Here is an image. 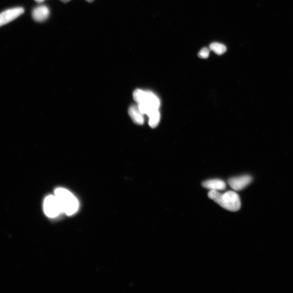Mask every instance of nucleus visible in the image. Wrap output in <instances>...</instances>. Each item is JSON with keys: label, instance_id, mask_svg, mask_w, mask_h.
I'll return each mask as SVG.
<instances>
[{"label": "nucleus", "instance_id": "9b49d317", "mask_svg": "<svg viewBox=\"0 0 293 293\" xmlns=\"http://www.w3.org/2000/svg\"><path fill=\"white\" fill-rule=\"evenodd\" d=\"M210 49L218 55L224 54L226 51V46L223 44L219 43H214L211 44Z\"/></svg>", "mask_w": 293, "mask_h": 293}, {"label": "nucleus", "instance_id": "20e7f679", "mask_svg": "<svg viewBox=\"0 0 293 293\" xmlns=\"http://www.w3.org/2000/svg\"><path fill=\"white\" fill-rule=\"evenodd\" d=\"M44 210L47 216L55 218L62 213L60 204L55 196L47 197L44 203Z\"/></svg>", "mask_w": 293, "mask_h": 293}, {"label": "nucleus", "instance_id": "0eeeda50", "mask_svg": "<svg viewBox=\"0 0 293 293\" xmlns=\"http://www.w3.org/2000/svg\"><path fill=\"white\" fill-rule=\"evenodd\" d=\"M50 14V9L46 5H40L33 9L32 17L35 21L43 22L49 18Z\"/></svg>", "mask_w": 293, "mask_h": 293}, {"label": "nucleus", "instance_id": "7ed1b4c3", "mask_svg": "<svg viewBox=\"0 0 293 293\" xmlns=\"http://www.w3.org/2000/svg\"><path fill=\"white\" fill-rule=\"evenodd\" d=\"M55 196L60 205L63 213L70 216L77 212L79 203L71 192L65 189L58 188L55 191Z\"/></svg>", "mask_w": 293, "mask_h": 293}, {"label": "nucleus", "instance_id": "423d86ee", "mask_svg": "<svg viewBox=\"0 0 293 293\" xmlns=\"http://www.w3.org/2000/svg\"><path fill=\"white\" fill-rule=\"evenodd\" d=\"M252 180L253 178L250 175H244L228 179V183L233 190L239 191L249 185Z\"/></svg>", "mask_w": 293, "mask_h": 293}, {"label": "nucleus", "instance_id": "6e6552de", "mask_svg": "<svg viewBox=\"0 0 293 293\" xmlns=\"http://www.w3.org/2000/svg\"><path fill=\"white\" fill-rule=\"evenodd\" d=\"M202 186L204 188L214 191H222L226 188V184L224 181L220 179H210L204 181Z\"/></svg>", "mask_w": 293, "mask_h": 293}, {"label": "nucleus", "instance_id": "f257e3e1", "mask_svg": "<svg viewBox=\"0 0 293 293\" xmlns=\"http://www.w3.org/2000/svg\"><path fill=\"white\" fill-rule=\"evenodd\" d=\"M133 97L141 112L144 115L148 116L153 111L159 110L160 99L153 92L137 89L134 92Z\"/></svg>", "mask_w": 293, "mask_h": 293}, {"label": "nucleus", "instance_id": "2eb2a0df", "mask_svg": "<svg viewBox=\"0 0 293 293\" xmlns=\"http://www.w3.org/2000/svg\"><path fill=\"white\" fill-rule=\"evenodd\" d=\"M86 1L88 2H92L94 1V0H86Z\"/></svg>", "mask_w": 293, "mask_h": 293}, {"label": "nucleus", "instance_id": "f03ea898", "mask_svg": "<svg viewBox=\"0 0 293 293\" xmlns=\"http://www.w3.org/2000/svg\"><path fill=\"white\" fill-rule=\"evenodd\" d=\"M208 196L221 207L230 212H236L241 209V199L235 192L228 191L221 193L218 191L211 190Z\"/></svg>", "mask_w": 293, "mask_h": 293}, {"label": "nucleus", "instance_id": "39448f33", "mask_svg": "<svg viewBox=\"0 0 293 293\" xmlns=\"http://www.w3.org/2000/svg\"><path fill=\"white\" fill-rule=\"evenodd\" d=\"M24 13V9L22 7L9 9L0 13V27L7 24Z\"/></svg>", "mask_w": 293, "mask_h": 293}, {"label": "nucleus", "instance_id": "4468645a", "mask_svg": "<svg viewBox=\"0 0 293 293\" xmlns=\"http://www.w3.org/2000/svg\"><path fill=\"white\" fill-rule=\"evenodd\" d=\"M61 1L63 2L67 3L69 2L70 1H71V0H61Z\"/></svg>", "mask_w": 293, "mask_h": 293}, {"label": "nucleus", "instance_id": "1a4fd4ad", "mask_svg": "<svg viewBox=\"0 0 293 293\" xmlns=\"http://www.w3.org/2000/svg\"><path fill=\"white\" fill-rule=\"evenodd\" d=\"M129 114L136 124L142 125L144 124V115L141 112L137 105H133L129 109Z\"/></svg>", "mask_w": 293, "mask_h": 293}, {"label": "nucleus", "instance_id": "9d476101", "mask_svg": "<svg viewBox=\"0 0 293 293\" xmlns=\"http://www.w3.org/2000/svg\"><path fill=\"white\" fill-rule=\"evenodd\" d=\"M148 124L150 127L154 128L159 125L160 121V113L159 110H156L148 115Z\"/></svg>", "mask_w": 293, "mask_h": 293}, {"label": "nucleus", "instance_id": "ddd939ff", "mask_svg": "<svg viewBox=\"0 0 293 293\" xmlns=\"http://www.w3.org/2000/svg\"><path fill=\"white\" fill-rule=\"evenodd\" d=\"M34 1L38 3H42L43 2L45 1V0H34Z\"/></svg>", "mask_w": 293, "mask_h": 293}, {"label": "nucleus", "instance_id": "f8f14e48", "mask_svg": "<svg viewBox=\"0 0 293 293\" xmlns=\"http://www.w3.org/2000/svg\"><path fill=\"white\" fill-rule=\"evenodd\" d=\"M210 54V50L207 48H203L199 52L198 56L199 58L207 59Z\"/></svg>", "mask_w": 293, "mask_h": 293}]
</instances>
